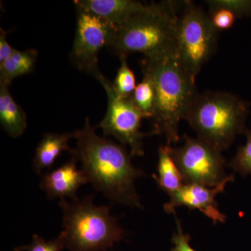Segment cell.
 <instances>
[{"label": "cell", "mask_w": 251, "mask_h": 251, "mask_svg": "<svg viewBox=\"0 0 251 251\" xmlns=\"http://www.w3.org/2000/svg\"><path fill=\"white\" fill-rule=\"evenodd\" d=\"M88 117L85 125L74 133L76 146L72 157L80 161L89 182L113 202L143 208L135 182L144 173L133 166L123 147L97 134Z\"/></svg>", "instance_id": "1"}, {"label": "cell", "mask_w": 251, "mask_h": 251, "mask_svg": "<svg viewBox=\"0 0 251 251\" xmlns=\"http://www.w3.org/2000/svg\"><path fill=\"white\" fill-rule=\"evenodd\" d=\"M143 72L148 74L156 92L153 135H163L167 144L179 141V126L198 92L196 81L186 73L177 54L145 58Z\"/></svg>", "instance_id": "2"}, {"label": "cell", "mask_w": 251, "mask_h": 251, "mask_svg": "<svg viewBox=\"0 0 251 251\" xmlns=\"http://www.w3.org/2000/svg\"><path fill=\"white\" fill-rule=\"evenodd\" d=\"M175 3H151L148 9L118 27L108 49L119 57L139 52L145 58L157 59L177 54Z\"/></svg>", "instance_id": "3"}, {"label": "cell", "mask_w": 251, "mask_h": 251, "mask_svg": "<svg viewBox=\"0 0 251 251\" xmlns=\"http://www.w3.org/2000/svg\"><path fill=\"white\" fill-rule=\"evenodd\" d=\"M249 110L250 103L234 94L206 91L197 94L184 120L197 138L222 152L247 130Z\"/></svg>", "instance_id": "4"}, {"label": "cell", "mask_w": 251, "mask_h": 251, "mask_svg": "<svg viewBox=\"0 0 251 251\" xmlns=\"http://www.w3.org/2000/svg\"><path fill=\"white\" fill-rule=\"evenodd\" d=\"M59 206L64 229L59 235L69 251H106L125 236L108 206L96 205L92 197L61 199Z\"/></svg>", "instance_id": "5"}, {"label": "cell", "mask_w": 251, "mask_h": 251, "mask_svg": "<svg viewBox=\"0 0 251 251\" xmlns=\"http://www.w3.org/2000/svg\"><path fill=\"white\" fill-rule=\"evenodd\" d=\"M218 34L208 12L192 1L183 3L176 24L177 56L193 80L215 53Z\"/></svg>", "instance_id": "6"}, {"label": "cell", "mask_w": 251, "mask_h": 251, "mask_svg": "<svg viewBox=\"0 0 251 251\" xmlns=\"http://www.w3.org/2000/svg\"><path fill=\"white\" fill-rule=\"evenodd\" d=\"M103 86L108 97V110L102 122L98 125L104 135H112L124 145H128L132 156L144 155L143 138L147 135L140 130L144 117L133 103L131 97H120L114 89L112 82L100 74L96 77Z\"/></svg>", "instance_id": "7"}, {"label": "cell", "mask_w": 251, "mask_h": 251, "mask_svg": "<svg viewBox=\"0 0 251 251\" xmlns=\"http://www.w3.org/2000/svg\"><path fill=\"white\" fill-rule=\"evenodd\" d=\"M221 151L197 138L184 135V145L172 148V155L184 184H198L215 187L227 175L226 160Z\"/></svg>", "instance_id": "8"}, {"label": "cell", "mask_w": 251, "mask_h": 251, "mask_svg": "<svg viewBox=\"0 0 251 251\" xmlns=\"http://www.w3.org/2000/svg\"><path fill=\"white\" fill-rule=\"evenodd\" d=\"M76 29L71 61L79 70L96 78L101 74L99 68V52L111 44L117 28L79 8H76Z\"/></svg>", "instance_id": "9"}, {"label": "cell", "mask_w": 251, "mask_h": 251, "mask_svg": "<svg viewBox=\"0 0 251 251\" xmlns=\"http://www.w3.org/2000/svg\"><path fill=\"white\" fill-rule=\"evenodd\" d=\"M234 181L232 175H227L215 187H208L198 184H184L177 191L170 196L169 202L164 204L167 214L175 213V209L184 206L190 209H198L214 224L226 222V216L220 211L216 196L224 192L226 185Z\"/></svg>", "instance_id": "10"}, {"label": "cell", "mask_w": 251, "mask_h": 251, "mask_svg": "<svg viewBox=\"0 0 251 251\" xmlns=\"http://www.w3.org/2000/svg\"><path fill=\"white\" fill-rule=\"evenodd\" d=\"M77 161L74 157L62 166L47 172L41 178L40 188L44 190L50 199L59 198L76 199V193L82 185L89 180L82 169L77 167Z\"/></svg>", "instance_id": "11"}, {"label": "cell", "mask_w": 251, "mask_h": 251, "mask_svg": "<svg viewBox=\"0 0 251 251\" xmlns=\"http://www.w3.org/2000/svg\"><path fill=\"white\" fill-rule=\"evenodd\" d=\"M75 7L95 15L117 28L146 11L150 4L133 0H76Z\"/></svg>", "instance_id": "12"}, {"label": "cell", "mask_w": 251, "mask_h": 251, "mask_svg": "<svg viewBox=\"0 0 251 251\" xmlns=\"http://www.w3.org/2000/svg\"><path fill=\"white\" fill-rule=\"evenodd\" d=\"M73 138L74 133H45L36 148L33 159V170L36 174L40 175L44 170L53 166L63 151H70L69 142Z\"/></svg>", "instance_id": "13"}, {"label": "cell", "mask_w": 251, "mask_h": 251, "mask_svg": "<svg viewBox=\"0 0 251 251\" xmlns=\"http://www.w3.org/2000/svg\"><path fill=\"white\" fill-rule=\"evenodd\" d=\"M0 123L13 138L21 136L27 128V117L22 107L16 103L9 87L0 84Z\"/></svg>", "instance_id": "14"}, {"label": "cell", "mask_w": 251, "mask_h": 251, "mask_svg": "<svg viewBox=\"0 0 251 251\" xmlns=\"http://www.w3.org/2000/svg\"><path fill=\"white\" fill-rule=\"evenodd\" d=\"M171 145H161L158 150V175H153L158 186L169 196L184 184L182 175L172 155Z\"/></svg>", "instance_id": "15"}, {"label": "cell", "mask_w": 251, "mask_h": 251, "mask_svg": "<svg viewBox=\"0 0 251 251\" xmlns=\"http://www.w3.org/2000/svg\"><path fill=\"white\" fill-rule=\"evenodd\" d=\"M37 56L34 49L16 50L9 59L0 64V84L9 87L16 77L31 74L35 68Z\"/></svg>", "instance_id": "16"}, {"label": "cell", "mask_w": 251, "mask_h": 251, "mask_svg": "<svg viewBox=\"0 0 251 251\" xmlns=\"http://www.w3.org/2000/svg\"><path fill=\"white\" fill-rule=\"evenodd\" d=\"M143 78L131 96L133 103L145 118L152 119L154 113L156 92L151 77L143 73Z\"/></svg>", "instance_id": "17"}, {"label": "cell", "mask_w": 251, "mask_h": 251, "mask_svg": "<svg viewBox=\"0 0 251 251\" xmlns=\"http://www.w3.org/2000/svg\"><path fill=\"white\" fill-rule=\"evenodd\" d=\"M120 58L121 65L117 71L112 85L120 97L128 98L133 95L136 88V80L134 73L128 67L126 57H121Z\"/></svg>", "instance_id": "18"}, {"label": "cell", "mask_w": 251, "mask_h": 251, "mask_svg": "<svg viewBox=\"0 0 251 251\" xmlns=\"http://www.w3.org/2000/svg\"><path fill=\"white\" fill-rule=\"evenodd\" d=\"M244 133L247 136V143L238 149L228 166L243 175H251V130L247 129Z\"/></svg>", "instance_id": "19"}, {"label": "cell", "mask_w": 251, "mask_h": 251, "mask_svg": "<svg viewBox=\"0 0 251 251\" xmlns=\"http://www.w3.org/2000/svg\"><path fill=\"white\" fill-rule=\"evenodd\" d=\"M205 2L209 8L229 10L237 18L251 16V0H208Z\"/></svg>", "instance_id": "20"}, {"label": "cell", "mask_w": 251, "mask_h": 251, "mask_svg": "<svg viewBox=\"0 0 251 251\" xmlns=\"http://www.w3.org/2000/svg\"><path fill=\"white\" fill-rule=\"evenodd\" d=\"M17 249L21 251H62L65 249V245L60 235L54 240L46 242L44 238L34 234L30 244Z\"/></svg>", "instance_id": "21"}, {"label": "cell", "mask_w": 251, "mask_h": 251, "mask_svg": "<svg viewBox=\"0 0 251 251\" xmlns=\"http://www.w3.org/2000/svg\"><path fill=\"white\" fill-rule=\"evenodd\" d=\"M213 25L218 31L226 30L232 27L237 17L229 10L221 7L209 8L208 11Z\"/></svg>", "instance_id": "22"}, {"label": "cell", "mask_w": 251, "mask_h": 251, "mask_svg": "<svg viewBox=\"0 0 251 251\" xmlns=\"http://www.w3.org/2000/svg\"><path fill=\"white\" fill-rule=\"evenodd\" d=\"M176 223L177 232L174 234L172 239L174 247L171 249V251H196L190 245L191 237L189 234L184 233L181 227V222L177 218H176Z\"/></svg>", "instance_id": "23"}, {"label": "cell", "mask_w": 251, "mask_h": 251, "mask_svg": "<svg viewBox=\"0 0 251 251\" xmlns=\"http://www.w3.org/2000/svg\"><path fill=\"white\" fill-rule=\"evenodd\" d=\"M7 34V31L0 29V64L9 59L16 50L8 42Z\"/></svg>", "instance_id": "24"}, {"label": "cell", "mask_w": 251, "mask_h": 251, "mask_svg": "<svg viewBox=\"0 0 251 251\" xmlns=\"http://www.w3.org/2000/svg\"><path fill=\"white\" fill-rule=\"evenodd\" d=\"M14 251H21L18 250V249H17V248H16V249H15Z\"/></svg>", "instance_id": "25"}]
</instances>
